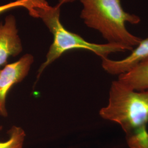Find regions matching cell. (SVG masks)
Wrapping results in <instances>:
<instances>
[{
	"label": "cell",
	"instance_id": "cell-1",
	"mask_svg": "<svg viewBox=\"0 0 148 148\" xmlns=\"http://www.w3.org/2000/svg\"><path fill=\"white\" fill-rule=\"evenodd\" d=\"M99 115L121 126L130 148H148V90H135L114 81L108 104Z\"/></svg>",
	"mask_w": 148,
	"mask_h": 148
},
{
	"label": "cell",
	"instance_id": "cell-2",
	"mask_svg": "<svg viewBox=\"0 0 148 148\" xmlns=\"http://www.w3.org/2000/svg\"><path fill=\"white\" fill-rule=\"evenodd\" d=\"M60 7L49 5L46 0H41L29 14L40 19L53 35V42L46 54V60L38 70V77L48 66L66 52L81 49L90 51L101 58H106L112 53L132 51L126 46L107 43L97 44L90 42L78 34L66 29L60 21Z\"/></svg>",
	"mask_w": 148,
	"mask_h": 148
},
{
	"label": "cell",
	"instance_id": "cell-3",
	"mask_svg": "<svg viewBox=\"0 0 148 148\" xmlns=\"http://www.w3.org/2000/svg\"><path fill=\"white\" fill-rule=\"evenodd\" d=\"M82 5L80 17L85 25L99 32L108 43L133 49L142 40L131 34L126 24H138L139 16L124 10L121 0H79Z\"/></svg>",
	"mask_w": 148,
	"mask_h": 148
},
{
	"label": "cell",
	"instance_id": "cell-4",
	"mask_svg": "<svg viewBox=\"0 0 148 148\" xmlns=\"http://www.w3.org/2000/svg\"><path fill=\"white\" fill-rule=\"evenodd\" d=\"M34 57L27 53L18 60L13 63L6 64L3 69H0V116L7 117L6 98L11 88L21 82L29 74Z\"/></svg>",
	"mask_w": 148,
	"mask_h": 148
},
{
	"label": "cell",
	"instance_id": "cell-5",
	"mask_svg": "<svg viewBox=\"0 0 148 148\" xmlns=\"http://www.w3.org/2000/svg\"><path fill=\"white\" fill-rule=\"evenodd\" d=\"M23 51L16 17L8 15L0 23V66L6 65L10 57H16Z\"/></svg>",
	"mask_w": 148,
	"mask_h": 148
},
{
	"label": "cell",
	"instance_id": "cell-6",
	"mask_svg": "<svg viewBox=\"0 0 148 148\" xmlns=\"http://www.w3.org/2000/svg\"><path fill=\"white\" fill-rule=\"evenodd\" d=\"M131 53L125 58L114 60L108 58L101 59V66L104 70L114 75L125 74L144 59L148 58V37L142 40Z\"/></svg>",
	"mask_w": 148,
	"mask_h": 148
},
{
	"label": "cell",
	"instance_id": "cell-7",
	"mask_svg": "<svg viewBox=\"0 0 148 148\" xmlns=\"http://www.w3.org/2000/svg\"><path fill=\"white\" fill-rule=\"evenodd\" d=\"M118 81L135 90H148V58L127 73L119 75Z\"/></svg>",
	"mask_w": 148,
	"mask_h": 148
},
{
	"label": "cell",
	"instance_id": "cell-8",
	"mask_svg": "<svg viewBox=\"0 0 148 148\" xmlns=\"http://www.w3.org/2000/svg\"><path fill=\"white\" fill-rule=\"evenodd\" d=\"M8 138L0 142V148H23L26 134L21 127L13 126L8 131Z\"/></svg>",
	"mask_w": 148,
	"mask_h": 148
},
{
	"label": "cell",
	"instance_id": "cell-9",
	"mask_svg": "<svg viewBox=\"0 0 148 148\" xmlns=\"http://www.w3.org/2000/svg\"><path fill=\"white\" fill-rule=\"evenodd\" d=\"M40 0H16L5 5H0V14L16 8H23L27 10L29 14L32 12L34 7L38 3Z\"/></svg>",
	"mask_w": 148,
	"mask_h": 148
},
{
	"label": "cell",
	"instance_id": "cell-10",
	"mask_svg": "<svg viewBox=\"0 0 148 148\" xmlns=\"http://www.w3.org/2000/svg\"><path fill=\"white\" fill-rule=\"evenodd\" d=\"M75 1H76V0H58V2L57 5L61 7L62 5H65V4H66L68 3L73 2Z\"/></svg>",
	"mask_w": 148,
	"mask_h": 148
},
{
	"label": "cell",
	"instance_id": "cell-11",
	"mask_svg": "<svg viewBox=\"0 0 148 148\" xmlns=\"http://www.w3.org/2000/svg\"><path fill=\"white\" fill-rule=\"evenodd\" d=\"M2 130V126L1 125H0V131H1Z\"/></svg>",
	"mask_w": 148,
	"mask_h": 148
}]
</instances>
